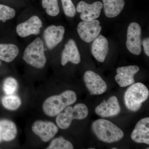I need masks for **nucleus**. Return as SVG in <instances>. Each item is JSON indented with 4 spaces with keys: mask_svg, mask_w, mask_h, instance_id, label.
I'll return each instance as SVG.
<instances>
[{
    "mask_svg": "<svg viewBox=\"0 0 149 149\" xmlns=\"http://www.w3.org/2000/svg\"><path fill=\"white\" fill-rule=\"evenodd\" d=\"M121 109L117 97L113 96L107 101L104 100L97 107L95 111L101 117L106 118L116 116L120 113Z\"/></svg>",
    "mask_w": 149,
    "mask_h": 149,
    "instance_id": "12",
    "label": "nucleus"
},
{
    "mask_svg": "<svg viewBox=\"0 0 149 149\" xmlns=\"http://www.w3.org/2000/svg\"><path fill=\"white\" fill-rule=\"evenodd\" d=\"M18 88V83L15 78L8 77L6 78L3 84V90L7 95H13Z\"/></svg>",
    "mask_w": 149,
    "mask_h": 149,
    "instance_id": "24",
    "label": "nucleus"
},
{
    "mask_svg": "<svg viewBox=\"0 0 149 149\" xmlns=\"http://www.w3.org/2000/svg\"><path fill=\"white\" fill-rule=\"evenodd\" d=\"M1 61H0V66H1Z\"/></svg>",
    "mask_w": 149,
    "mask_h": 149,
    "instance_id": "30",
    "label": "nucleus"
},
{
    "mask_svg": "<svg viewBox=\"0 0 149 149\" xmlns=\"http://www.w3.org/2000/svg\"><path fill=\"white\" fill-rule=\"evenodd\" d=\"M149 95L148 89L143 84L133 83L125 91L124 102L129 110L137 111L142 107V103L148 99Z\"/></svg>",
    "mask_w": 149,
    "mask_h": 149,
    "instance_id": "3",
    "label": "nucleus"
},
{
    "mask_svg": "<svg viewBox=\"0 0 149 149\" xmlns=\"http://www.w3.org/2000/svg\"><path fill=\"white\" fill-rule=\"evenodd\" d=\"M63 8L65 15L70 17H74L76 10L72 0H61Z\"/></svg>",
    "mask_w": 149,
    "mask_h": 149,
    "instance_id": "26",
    "label": "nucleus"
},
{
    "mask_svg": "<svg viewBox=\"0 0 149 149\" xmlns=\"http://www.w3.org/2000/svg\"><path fill=\"white\" fill-rule=\"evenodd\" d=\"M103 2L105 14L109 18L119 15L125 6L124 0H103Z\"/></svg>",
    "mask_w": 149,
    "mask_h": 149,
    "instance_id": "19",
    "label": "nucleus"
},
{
    "mask_svg": "<svg viewBox=\"0 0 149 149\" xmlns=\"http://www.w3.org/2000/svg\"><path fill=\"white\" fill-rule=\"evenodd\" d=\"M77 100V95L74 91H64L60 95L52 96L46 99L43 103V111L48 116L54 117L66 107L74 104Z\"/></svg>",
    "mask_w": 149,
    "mask_h": 149,
    "instance_id": "1",
    "label": "nucleus"
},
{
    "mask_svg": "<svg viewBox=\"0 0 149 149\" xmlns=\"http://www.w3.org/2000/svg\"><path fill=\"white\" fill-rule=\"evenodd\" d=\"M143 46L144 52L145 54L148 56H149V38L147 37L143 41Z\"/></svg>",
    "mask_w": 149,
    "mask_h": 149,
    "instance_id": "27",
    "label": "nucleus"
},
{
    "mask_svg": "<svg viewBox=\"0 0 149 149\" xmlns=\"http://www.w3.org/2000/svg\"><path fill=\"white\" fill-rule=\"evenodd\" d=\"M15 11L8 6L0 4V21L5 22L15 16Z\"/></svg>",
    "mask_w": 149,
    "mask_h": 149,
    "instance_id": "25",
    "label": "nucleus"
},
{
    "mask_svg": "<svg viewBox=\"0 0 149 149\" xmlns=\"http://www.w3.org/2000/svg\"><path fill=\"white\" fill-rule=\"evenodd\" d=\"M3 106L6 109L15 111L21 105V100L18 96L15 95H7L3 97L2 100Z\"/></svg>",
    "mask_w": 149,
    "mask_h": 149,
    "instance_id": "21",
    "label": "nucleus"
},
{
    "mask_svg": "<svg viewBox=\"0 0 149 149\" xmlns=\"http://www.w3.org/2000/svg\"><path fill=\"white\" fill-rule=\"evenodd\" d=\"M89 111L85 104H76L74 107L69 106L64 109V112H61L56 116V122L61 129H67L74 119L82 120L88 116Z\"/></svg>",
    "mask_w": 149,
    "mask_h": 149,
    "instance_id": "5",
    "label": "nucleus"
},
{
    "mask_svg": "<svg viewBox=\"0 0 149 149\" xmlns=\"http://www.w3.org/2000/svg\"><path fill=\"white\" fill-rule=\"evenodd\" d=\"M45 51L43 41L40 37H37L25 48L23 53V60L33 67L42 68L47 62Z\"/></svg>",
    "mask_w": 149,
    "mask_h": 149,
    "instance_id": "4",
    "label": "nucleus"
},
{
    "mask_svg": "<svg viewBox=\"0 0 149 149\" xmlns=\"http://www.w3.org/2000/svg\"><path fill=\"white\" fill-rule=\"evenodd\" d=\"M131 138L139 143L149 144V118L146 117L137 123L131 133Z\"/></svg>",
    "mask_w": 149,
    "mask_h": 149,
    "instance_id": "15",
    "label": "nucleus"
},
{
    "mask_svg": "<svg viewBox=\"0 0 149 149\" xmlns=\"http://www.w3.org/2000/svg\"><path fill=\"white\" fill-rule=\"evenodd\" d=\"M19 50L17 46L12 44H0V60L9 63L18 56Z\"/></svg>",
    "mask_w": 149,
    "mask_h": 149,
    "instance_id": "20",
    "label": "nucleus"
},
{
    "mask_svg": "<svg viewBox=\"0 0 149 149\" xmlns=\"http://www.w3.org/2000/svg\"><path fill=\"white\" fill-rule=\"evenodd\" d=\"M32 130L43 142H47L55 136L58 132V128L53 122L39 120L33 123Z\"/></svg>",
    "mask_w": 149,
    "mask_h": 149,
    "instance_id": "8",
    "label": "nucleus"
},
{
    "mask_svg": "<svg viewBox=\"0 0 149 149\" xmlns=\"http://www.w3.org/2000/svg\"><path fill=\"white\" fill-rule=\"evenodd\" d=\"M81 61L80 56L76 43L70 39L65 45L61 56V63L63 66L66 65L69 62L77 64Z\"/></svg>",
    "mask_w": 149,
    "mask_h": 149,
    "instance_id": "16",
    "label": "nucleus"
},
{
    "mask_svg": "<svg viewBox=\"0 0 149 149\" xmlns=\"http://www.w3.org/2000/svg\"><path fill=\"white\" fill-rule=\"evenodd\" d=\"M112 149H117V148H112Z\"/></svg>",
    "mask_w": 149,
    "mask_h": 149,
    "instance_id": "29",
    "label": "nucleus"
},
{
    "mask_svg": "<svg viewBox=\"0 0 149 149\" xmlns=\"http://www.w3.org/2000/svg\"><path fill=\"white\" fill-rule=\"evenodd\" d=\"M84 81L85 85L92 95H100L106 91V83L99 74L91 70L85 72Z\"/></svg>",
    "mask_w": 149,
    "mask_h": 149,
    "instance_id": "9",
    "label": "nucleus"
},
{
    "mask_svg": "<svg viewBox=\"0 0 149 149\" xmlns=\"http://www.w3.org/2000/svg\"><path fill=\"white\" fill-rule=\"evenodd\" d=\"M2 141V139L1 137V134H0V143H1V142Z\"/></svg>",
    "mask_w": 149,
    "mask_h": 149,
    "instance_id": "28",
    "label": "nucleus"
},
{
    "mask_svg": "<svg viewBox=\"0 0 149 149\" xmlns=\"http://www.w3.org/2000/svg\"><path fill=\"white\" fill-rule=\"evenodd\" d=\"M17 134V127L13 121L6 119L0 120V134L3 141H13Z\"/></svg>",
    "mask_w": 149,
    "mask_h": 149,
    "instance_id": "18",
    "label": "nucleus"
},
{
    "mask_svg": "<svg viewBox=\"0 0 149 149\" xmlns=\"http://www.w3.org/2000/svg\"><path fill=\"white\" fill-rule=\"evenodd\" d=\"M94 40L91 48L92 53L97 61L104 62L108 53V41L102 35H99Z\"/></svg>",
    "mask_w": 149,
    "mask_h": 149,
    "instance_id": "17",
    "label": "nucleus"
},
{
    "mask_svg": "<svg viewBox=\"0 0 149 149\" xmlns=\"http://www.w3.org/2000/svg\"><path fill=\"white\" fill-rule=\"evenodd\" d=\"M92 129L100 141L111 143L120 141L124 137L123 131L109 120L99 119L93 123Z\"/></svg>",
    "mask_w": 149,
    "mask_h": 149,
    "instance_id": "2",
    "label": "nucleus"
},
{
    "mask_svg": "<svg viewBox=\"0 0 149 149\" xmlns=\"http://www.w3.org/2000/svg\"><path fill=\"white\" fill-rule=\"evenodd\" d=\"M42 26V22L41 19L36 15H33L28 20L19 24L17 26L16 32L22 37L32 35H37L40 34Z\"/></svg>",
    "mask_w": 149,
    "mask_h": 149,
    "instance_id": "11",
    "label": "nucleus"
},
{
    "mask_svg": "<svg viewBox=\"0 0 149 149\" xmlns=\"http://www.w3.org/2000/svg\"><path fill=\"white\" fill-rule=\"evenodd\" d=\"M103 8V3L96 1L92 4H88L81 1L77 5L76 11L81 13L80 18L83 21H89L98 18Z\"/></svg>",
    "mask_w": 149,
    "mask_h": 149,
    "instance_id": "10",
    "label": "nucleus"
},
{
    "mask_svg": "<svg viewBox=\"0 0 149 149\" xmlns=\"http://www.w3.org/2000/svg\"><path fill=\"white\" fill-rule=\"evenodd\" d=\"M42 6L46 9L48 15L55 17L59 13L60 9L58 0H42Z\"/></svg>",
    "mask_w": 149,
    "mask_h": 149,
    "instance_id": "22",
    "label": "nucleus"
},
{
    "mask_svg": "<svg viewBox=\"0 0 149 149\" xmlns=\"http://www.w3.org/2000/svg\"><path fill=\"white\" fill-rule=\"evenodd\" d=\"M137 65L121 67L116 70L117 74L115 77L116 81L120 87H125L135 83L134 76L139 71Z\"/></svg>",
    "mask_w": 149,
    "mask_h": 149,
    "instance_id": "13",
    "label": "nucleus"
},
{
    "mask_svg": "<svg viewBox=\"0 0 149 149\" xmlns=\"http://www.w3.org/2000/svg\"><path fill=\"white\" fill-rule=\"evenodd\" d=\"M73 145L63 137L55 138L52 141L47 149H73Z\"/></svg>",
    "mask_w": 149,
    "mask_h": 149,
    "instance_id": "23",
    "label": "nucleus"
},
{
    "mask_svg": "<svg viewBox=\"0 0 149 149\" xmlns=\"http://www.w3.org/2000/svg\"><path fill=\"white\" fill-rule=\"evenodd\" d=\"M65 28L62 26L52 25L45 29L44 36L46 44L49 49H52L62 41Z\"/></svg>",
    "mask_w": 149,
    "mask_h": 149,
    "instance_id": "14",
    "label": "nucleus"
},
{
    "mask_svg": "<svg viewBox=\"0 0 149 149\" xmlns=\"http://www.w3.org/2000/svg\"><path fill=\"white\" fill-rule=\"evenodd\" d=\"M101 30L100 21L96 19L92 21L81 22L77 27V32L80 38L87 43L91 42L96 39Z\"/></svg>",
    "mask_w": 149,
    "mask_h": 149,
    "instance_id": "7",
    "label": "nucleus"
},
{
    "mask_svg": "<svg viewBox=\"0 0 149 149\" xmlns=\"http://www.w3.org/2000/svg\"><path fill=\"white\" fill-rule=\"evenodd\" d=\"M141 28L139 24L130 23L127 29L126 47L128 51L136 55H139L142 52Z\"/></svg>",
    "mask_w": 149,
    "mask_h": 149,
    "instance_id": "6",
    "label": "nucleus"
}]
</instances>
